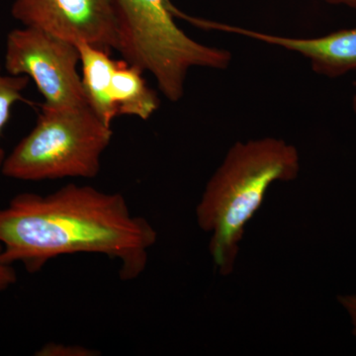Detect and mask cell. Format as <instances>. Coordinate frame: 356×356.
<instances>
[{"label":"cell","mask_w":356,"mask_h":356,"mask_svg":"<svg viewBox=\"0 0 356 356\" xmlns=\"http://www.w3.org/2000/svg\"><path fill=\"white\" fill-rule=\"evenodd\" d=\"M1 245H0V292L8 289L17 281V275L13 264H6L1 259Z\"/></svg>","instance_id":"7c38bea8"},{"label":"cell","mask_w":356,"mask_h":356,"mask_svg":"<svg viewBox=\"0 0 356 356\" xmlns=\"http://www.w3.org/2000/svg\"><path fill=\"white\" fill-rule=\"evenodd\" d=\"M11 13L25 27L35 28L74 44L116 48L112 0H14Z\"/></svg>","instance_id":"8992f818"},{"label":"cell","mask_w":356,"mask_h":356,"mask_svg":"<svg viewBox=\"0 0 356 356\" xmlns=\"http://www.w3.org/2000/svg\"><path fill=\"white\" fill-rule=\"evenodd\" d=\"M156 238L151 222L134 216L120 193L88 185L20 193L0 209L2 261L20 262L30 273L60 255L97 254L120 261L122 280H137Z\"/></svg>","instance_id":"6da1fadb"},{"label":"cell","mask_w":356,"mask_h":356,"mask_svg":"<svg viewBox=\"0 0 356 356\" xmlns=\"http://www.w3.org/2000/svg\"><path fill=\"white\" fill-rule=\"evenodd\" d=\"M355 86L356 88V79L355 81ZM353 108H355V114H356V95H355V98H353Z\"/></svg>","instance_id":"9a60e30c"},{"label":"cell","mask_w":356,"mask_h":356,"mask_svg":"<svg viewBox=\"0 0 356 356\" xmlns=\"http://www.w3.org/2000/svg\"><path fill=\"white\" fill-rule=\"evenodd\" d=\"M79 65V49L67 40L25 26L7 35L4 70L11 76H24L34 81L44 105H88Z\"/></svg>","instance_id":"5b68a950"},{"label":"cell","mask_w":356,"mask_h":356,"mask_svg":"<svg viewBox=\"0 0 356 356\" xmlns=\"http://www.w3.org/2000/svg\"><path fill=\"white\" fill-rule=\"evenodd\" d=\"M81 57L83 70V86L88 106L107 126L118 115L112 97V74L115 60L110 57L111 51L97 48L88 43L76 44Z\"/></svg>","instance_id":"ba28073f"},{"label":"cell","mask_w":356,"mask_h":356,"mask_svg":"<svg viewBox=\"0 0 356 356\" xmlns=\"http://www.w3.org/2000/svg\"><path fill=\"white\" fill-rule=\"evenodd\" d=\"M144 72L123 58L115 60L112 74V97L118 115L137 117L142 120L151 118L159 108L158 93L147 86Z\"/></svg>","instance_id":"9c48e42d"},{"label":"cell","mask_w":356,"mask_h":356,"mask_svg":"<svg viewBox=\"0 0 356 356\" xmlns=\"http://www.w3.org/2000/svg\"><path fill=\"white\" fill-rule=\"evenodd\" d=\"M116 48L130 65L149 72L170 102L184 97L189 70L228 69L232 54L191 38L175 23L170 0H112Z\"/></svg>","instance_id":"3957f363"},{"label":"cell","mask_w":356,"mask_h":356,"mask_svg":"<svg viewBox=\"0 0 356 356\" xmlns=\"http://www.w3.org/2000/svg\"><path fill=\"white\" fill-rule=\"evenodd\" d=\"M194 25L204 29L241 35L294 51L308 58L312 69L321 76L337 77L356 70V27L318 38H292L198 18L194 21Z\"/></svg>","instance_id":"52a82bcc"},{"label":"cell","mask_w":356,"mask_h":356,"mask_svg":"<svg viewBox=\"0 0 356 356\" xmlns=\"http://www.w3.org/2000/svg\"><path fill=\"white\" fill-rule=\"evenodd\" d=\"M298 149L266 137L236 142L211 177L196 207L199 228L210 234L209 252L222 276L235 269L245 229L271 185L298 177Z\"/></svg>","instance_id":"7a4b0ae2"},{"label":"cell","mask_w":356,"mask_h":356,"mask_svg":"<svg viewBox=\"0 0 356 356\" xmlns=\"http://www.w3.org/2000/svg\"><path fill=\"white\" fill-rule=\"evenodd\" d=\"M112 136L88 105L43 104L31 132L6 156L1 173L23 181L95 178Z\"/></svg>","instance_id":"277c9868"},{"label":"cell","mask_w":356,"mask_h":356,"mask_svg":"<svg viewBox=\"0 0 356 356\" xmlns=\"http://www.w3.org/2000/svg\"><path fill=\"white\" fill-rule=\"evenodd\" d=\"M36 355L39 356H93L95 351L76 344L47 343L42 346Z\"/></svg>","instance_id":"8fae6325"},{"label":"cell","mask_w":356,"mask_h":356,"mask_svg":"<svg viewBox=\"0 0 356 356\" xmlns=\"http://www.w3.org/2000/svg\"><path fill=\"white\" fill-rule=\"evenodd\" d=\"M337 300L350 318L353 334L356 339V294L341 295Z\"/></svg>","instance_id":"4fadbf2b"},{"label":"cell","mask_w":356,"mask_h":356,"mask_svg":"<svg viewBox=\"0 0 356 356\" xmlns=\"http://www.w3.org/2000/svg\"><path fill=\"white\" fill-rule=\"evenodd\" d=\"M30 79L24 76H11L6 74L0 64V136L10 119L14 105L20 102ZM6 154L0 147V172Z\"/></svg>","instance_id":"30bf717a"},{"label":"cell","mask_w":356,"mask_h":356,"mask_svg":"<svg viewBox=\"0 0 356 356\" xmlns=\"http://www.w3.org/2000/svg\"><path fill=\"white\" fill-rule=\"evenodd\" d=\"M332 4H337V6H346L350 8L356 9V0H325Z\"/></svg>","instance_id":"5bb4252c"}]
</instances>
